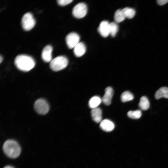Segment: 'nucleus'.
<instances>
[{
  "instance_id": "1",
  "label": "nucleus",
  "mask_w": 168,
  "mask_h": 168,
  "mask_svg": "<svg viewBox=\"0 0 168 168\" xmlns=\"http://www.w3.org/2000/svg\"><path fill=\"white\" fill-rule=\"evenodd\" d=\"M14 63L19 69L24 72L29 71L35 65L34 59L31 57L24 54L16 56L15 59Z\"/></svg>"
},
{
  "instance_id": "2",
  "label": "nucleus",
  "mask_w": 168,
  "mask_h": 168,
  "mask_svg": "<svg viewBox=\"0 0 168 168\" xmlns=\"http://www.w3.org/2000/svg\"><path fill=\"white\" fill-rule=\"evenodd\" d=\"M2 149L4 153L12 158H15L18 157L21 151L18 143L12 139L7 140L3 144Z\"/></svg>"
},
{
  "instance_id": "3",
  "label": "nucleus",
  "mask_w": 168,
  "mask_h": 168,
  "mask_svg": "<svg viewBox=\"0 0 168 168\" xmlns=\"http://www.w3.org/2000/svg\"><path fill=\"white\" fill-rule=\"evenodd\" d=\"M68 63V60L66 57L63 56H59L51 61L49 66L54 71H58L65 68Z\"/></svg>"
},
{
  "instance_id": "4",
  "label": "nucleus",
  "mask_w": 168,
  "mask_h": 168,
  "mask_svg": "<svg viewBox=\"0 0 168 168\" xmlns=\"http://www.w3.org/2000/svg\"><path fill=\"white\" fill-rule=\"evenodd\" d=\"M21 24L23 28L26 31H29L33 28L35 21L30 12H27L23 15L21 19Z\"/></svg>"
},
{
  "instance_id": "5",
  "label": "nucleus",
  "mask_w": 168,
  "mask_h": 168,
  "mask_svg": "<svg viewBox=\"0 0 168 168\" xmlns=\"http://www.w3.org/2000/svg\"><path fill=\"white\" fill-rule=\"evenodd\" d=\"M34 108L38 113L41 114H46L49 109V105L46 101L42 98L36 100L34 104Z\"/></svg>"
},
{
  "instance_id": "6",
  "label": "nucleus",
  "mask_w": 168,
  "mask_h": 168,
  "mask_svg": "<svg viewBox=\"0 0 168 168\" xmlns=\"http://www.w3.org/2000/svg\"><path fill=\"white\" fill-rule=\"evenodd\" d=\"M87 7L84 3H79L73 8L72 13L73 16L77 18H81L84 17L87 12Z\"/></svg>"
},
{
  "instance_id": "7",
  "label": "nucleus",
  "mask_w": 168,
  "mask_h": 168,
  "mask_svg": "<svg viewBox=\"0 0 168 168\" xmlns=\"http://www.w3.org/2000/svg\"><path fill=\"white\" fill-rule=\"evenodd\" d=\"M80 40L79 36L75 32H71L69 33L65 38L67 45L70 49L74 48L79 43Z\"/></svg>"
},
{
  "instance_id": "8",
  "label": "nucleus",
  "mask_w": 168,
  "mask_h": 168,
  "mask_svg": "<svg viewBox=\"0 0 168 168\" xmlns=\"http://www.w3.org/2000/svg\"><path fill=\"white\" fill-rule=\"evenodd\" d=\"M53 47L50 45H47L43 49L41 53V57L43 60L47 63L50 62L52 60V52Z\"/></svg>"
},
{
  "instance_id": "9",
  "label": "nucleus",
  "mask_w": 168,
  "mask_h": 168,
  "mask_svg": "<svg viewBox=\"0 0 168 168\" xmlns=\"http://www.w3.org/2000/svg\"><path fill=\"white\" fill-rule=\"evenodd\" d=\"M109 24L107 21H102L100 23L98 28L99 32L104 37H107L110 34Z\"/></svg>"
},
{
  "instance_id": "10",
  "label": "nucleus",
  "mask_w": 168,
  "mask_h": 168,
  "mask_svg": "<svg viewBox=\"0 0 168 168\" xmlns=\"http://www.w3.org/2000/svg\"><path fill=\"white\" fill-rule=\"evenodd\" d=\"M113 93V90L111 87L108 86L105 89V93L102 99V101L104 104L107 105L111 104Z\"/></svg>"
},
{
  "instance_id": "11",
  "label": "nucleus",
  "mask_w": 168,
  "mask_h": 168,
  "mask_svg": "<svg viewBox=\"0 0 168 168\" xmlns=\"http://www.w3.org/2000/svg\"><path fill=\"white\" fill-rule=\"evenodd\" d=\"M100 128L106 132H110L113 130L114 128V123L108 119H104L100 122Z\"/></svg>"
},
{
  "instance_id": "12",
  "label": "nucleus",
  "mask_w": 168,
  "mask_h": 168,
  "mask_svg": "<svg viewBox=\"0 0 168 168\" xmlns=\"http://www.w3.org/2000/svg\"><path fill=\"white\" fill-rule=\"evenodd\" d=\"M91 113L92 118L95 122L99 123L102 121V112L100 108L97 107L92 109Z\"/></svg>"
},
{
  "instance_id": "13",
  "label": "nucleus",
  "mask_w": 168,
  "mask_h": 168,
  "mask_svg": "<svg viewBox=\"0 0 168 168\" xmlns=\"http://www.w3.org/2000/svg\"><path fill=\"white\" fill-rule=\"evenodd\" d=\"M86 51V47L85 44L82 42H79L74 48L73 52L77 57L82 56Z\"/></svg>"
},
{
  "instance_id": "14",
  "label": "nucleus",
  "mask_w": 168,
  "mask_h": 168,
  "mask_svg": "<svg viewBox=\"0 0 168 168\" xmlns=\"http://www.w3.org/2000/svg\"><path fill=\"white\" fill-rule=\"evenodd\" d=\"M155 97L156 99L161 97L168 98V87H161L156 92Z\"/></svg>"
},
{
  "instance_id": "15",
  "label": "nucleus",
  "mask_w": 168,
  "mask_h": 168,
  "mask_svg": "<svg viewBox=\"0 0 168 168\" xmlns=\"http://www.w3.org/2000/svg\"><path fill=\"white\" fill-rule=\"evenodd\" d=\"M102 101V99L100 97L97 96H94L89 100L88 105L90 108L94 109L97 107Z\"/></svg>"
},
{
  "instance_id": "16",
  "label": "nucleus",
  "mask_w": 168,
  "mask_h": 168,
  "mask_svg": "<svg viewBox=\"0 0 168 168\" xmlns=\"http://www.w3.org/2000/svg\"><path fill=\"white\" fill-rule=\"evenodd\" d=\"M138 105L142 110H147L150 106V103L148 98L145 96H142L140 99Z\"/></svg>"
},
{
  "instance_id": "17",
  "label": "nucleus",
  "mask_w": 168,
  "mask_h": 168,
  "mask_svg": "<svg viewBox=\"0 0 168 168\" xmlns=\"http://www.w3.org/2000/svg\"><path fill=\"white\" fill-rule=\"evenodd\" d=\"M125 18L122 10L119 9L115 12L114 18L116 23H119L122 21Z\"/></svg>"
},
{
  "instance_id": "18",
  "label": "nucleus",
  "mask_w": 168,
  "mask_h": 168,
  "mask_svg": "<svg viewBox=\"0 0 168 168\" xmlns=\"http://www.w3.org/2000/svg\"><path fill=\"white\" fill-rule=\"evenodd\" d=\"M122 10L125 17L128 19L133 18L135 14V11L132 8L126 7L123 8Z\"/></svg>"
},
{
  "instance_id": "19",
  "label": "nucleus",
  "mask_w": 168,
  "mask_h": 168,
  "mask_svg": "<svg viewBox=\"0 0 168 168\" xmlns=\"http://www.w3.org/2000/svg\"><path fill=\"white\" fill-rule=\"evenodd\" d=\"M120 98L121 101L124 102L132 100L134 98V96L129 91H126L122 94Z\"/></svg>"
},
{
  "instance_id": "20",
  "label": "nucleus",
  "mask_w": 168,
  "mask_h": 168,
  "mask_svg": "<svg viewBox=\"0 0 168 168\" xmlns=\"http://www.w3.org/2000/svg\"><path fill=\"white\" fill-rule=\"evenodd\" d=\"M128 116L130 118L133 119H138L141 117L142 113L139 110L135 111L130 110L128 111L127 114Z\"/></svg>"
},
{
  "instance_id": "21",
  "label": "nucleus",
  "mask_w": 168,
  "mask_h": 168,
  "mask_svg": "<svg viewBox=\"0 0 168 168\" xmlns=\"http://www.w3.org/2000/svg\"><path fill=\"white\" fill-rule=\"evenodd\" d=\"M110 34L112 37H114L118 31V27L115 22H112L109 24Z\"/></svg>"
},
{
  "instance_id": "22",
  "label": "nucleus",
  "mask_w": 168,
  "mask_h": 168,
  "mask_svg": "<svg viewBox=\"0 0 168 168\" xmlns=\"http://www.w3.org/2000/svg\"><path fill=\"white\" fill-rule=\"evenodd\" d=\"M72 1V0H58L57 2L59 5L64 6L69 4Z\"/></svg>"
},
{
  "instance_id": "23",
  "label": "nucleus",
  "mask_w": 168,
  "mask_h": 168,
  "mask_svg": "<svg viewBox=\"0 0 168 168\" xmlns=\"http://www.w3.org/2000/svg\"><path fill=\"white\" fill-rule=\"evenodd\" d=\"M158 4L160 5H164L168 2V0H158L157 1Z\"/></svg>"
},
{
  "instance_id": "24",
  "label": "nucleus",
  "mask_w": 168,
  "mask_h": 168,
  "mask_svg": "<svg viewBox=\"0 0 168 168\" xmlns=\"http://www.w3.org/2000/svg\"><path fill=\"white\" fill-rule=\"evenodd\" d=\"M3 168H14V167L10 166H5Z\"/></svg>"
},
{
  "instance_id": "25",
  "label": "nucleus",
  "mask_w": 168,
  "mask_h": 168,
  "mask_svg": "<svg viewBox=\"0 0 168 168\" xmlns=\"http://www.w3.org/2000/svg\"><path fill=\"white\" fill-rule=\"evenodd\" d=\"M3 60V58L1 55L0 56V63H1Z\"/></svg>"
}]
</instances>
